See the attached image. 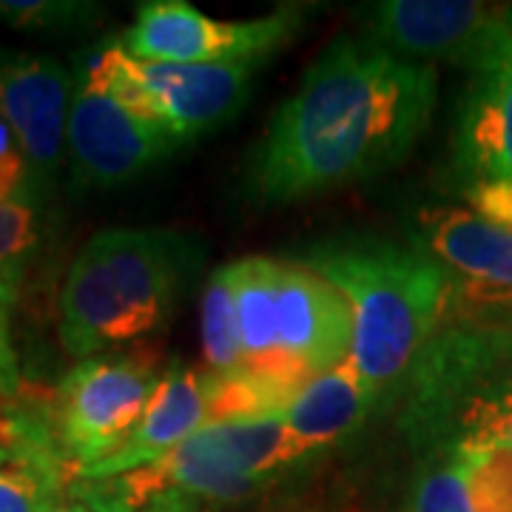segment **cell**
<instances>
[{"label": "cell", "instance_id": "cell-6", "mask_svg": "<svg viewBox=\"0 0 512 512\" xmlns=\"http://www.w3.org/2000/svg\"><path fill=\"white\" fill-rule=\"evenodd\" d=\"M128 109L160 126L174 143H191L237 114L259 63L177 66L148 63L106 43L83 60Z\"/></svg>", "mask_w": 512, "mask_h": 512}, {"label": "cell", "instance_id": "cell-27", "mask_svg": "<svg viewBox=\"0 0 512 512\" xmlns=\"http://www.w3.org/2000/svg\"><path fill=\"white\" fill-rule=\"evenodd\" d=\"M55 512H92L89 507H83V504H63V507H57Z\"/></svg>", "mask_w": 512, "mask_h": 512}, {"label": "cell", "instance_id": "cell-14", "mask_svg": "<svg viewBox=\"0 0 512 512\" xmlns=\"http://www.w3.org/2000/svg\"><path fill=\"white\" fill-rule=\"evenodd\" d=\"M208 390H211V370L171 362L163 370L160 384L131 439L114 456L94 464L92 470L80 473L74 481L123 476L177 450L208 424Z\"/></svg>", "mask_w": 512, "mask_h": 512}, {"label": "cell", "instance_id": "cell-28", "mask_svg": "<svg viewBox=\"0 0 512 512\" xmlns=\"http://www.w3.org/2000/svg\"><path fill=\"white\" fill-rule=\"evenodd\" d=\"M507 345H510V359H512V330H507Z\"/></svg>", "mask_w": 512, "mask_h": 512}, {"label": "cell", "instance_id": "cell-17", "mask_svg": "<svg viewBox=\"0 0 512 512\" xmlns=\"http://www.w3.org/2000/svg\"><path fill=\"white\" fill-rule=\"evenodd\" d=\"M379 393L367 384L353 359H345L325 373L313 376L299 390L291 407L282 413V424L296 461L328 450L350 433H356L376 407Z\"/></svg>", "mask_w": 512, "mask_h": 512}, {"label": "cell", "instance_id": "cell-23", "mask_svg": "<svg viewBox=\"0 0 512 512\" xmlns=\"http://www.w3.org/2000/svg\"><path fill=\"white\" fill-rule=\"evenodd\" d=\"M464 197L470 202V211H476L478 217L512 228V183L504 180L473 183L467 185Z\"/></svg>", "mask_w": 512, "mask_h": 512}, {"label": "cell", "instance_id": "cell-10", "mask_svg": "<svg viewBox=\"0 0 512 512\" xmlns=\"http://www.w3.org/2000/svg\"><path fill=\"white\" fill-rule=\"evenodd\" d=\"M453 137L456 171L473 183H512V26L507 15L487 26L467 66Z\"/></svg>", "mask_w": 512, "mask_h": 512}, {"label": "cell", "instance_id": "cell-4", "mask_svg": "<svg viewBox=\"0 0 512 512\" xmlns=\"http://www.w3.org/2000/svg\"><path fill=\"white\" fill-rule=\"evenodd\" d=\"M296 464L279 413L205 424L146 467L72 481L66 493L92 512H222L262 493Z\"/></svg>", "mask_w": 512, "mask_h": 512}, {"label": "cell", "instance_id": "cell-9", "mask_svg": "<svg viewBox=\"0 0 512 512\" xmlns=\"http://www.w3.org/2000/svg\"><path fill=\"white\" fill-rule=\"evenodd\" d=\"M66 143L74 177L94 188L131 183L163 163L177 146L163 128L148 123L109 92L86 63H80L74 83Z\"/></svg>", "mask_w": 512, "mask_h": 512}, {"label": "cell", "instance_id": "cell-13", "mask_svg": "<svg viewBox=\"0 0 512 512\" xmlns=\"http://www.w3.org/2000/svg\"><path fill=\"white\" fill-rule=\"evenodd\" d=\"M498 15L493 6L473 0H384L365 6V26L373 43L404 60L467 66Z\"/></svg>", "mask_w": 512, "mask_h": 512}, {"label": "cell", "instance_id": "cell-29", "mask_svg": "<svg viewBox=\"0 0 512 512\" xmlns=\"http://www.w3.org/2000/svg\"><path fill=\"white\" fill-rule=\"evenodd\" d=\"M507 20H510V26H512V12H507Z\"/></svg>", "mask_w": 512, "mask_h": 512}, {"label": "cell", "instance_id": "cell-15", "mask_svg": "<svg viewBox=\"0 0 512 512\" xmlns=\"http://www.w3.org/2000/svg\"><path fill=\"white\" fill-rule=\"evenodd\" d=\"M419 248L464 276L473 299H512V228L470 208H427L419 214Z\"/></svg>", "mask_w": 512, "mask_h": 512}, {"label": "cell", "instance_id": "cell-3", "mask_svg": "<svg viewBox=\"0 0 512 512\" xmlns=\"http://www.w3.org/2000/svg\"><path fill=\"white\" fill-rule=\"evenodd\" d=\"M188 239L171 231L109 228L74 256L60 293V342L92 359L168 325L194 265Z\"/></svg>", "mask_w": 512, "mask_h": 512}, {"label": "cell", "instance_id": "cell-12", "mask_svg": "<svg viewBox=\"0 0 512 512\" xmlns=\"http://www.w3.org/2000/svg\"><path fill=\"white\" fill-rule=\"evenodd\" d=\"M274 356L293 359L313 376L345 362L353 350V313L342 293L299 262L276 259Z\"/></svg>", "mask_w": 512, "mask_h": 512}, {"label": "cell", "instance_id": "cell-25", "mask_svg": "<svg viewBox=\"0 0 512 512\" xmlns=\"http://www.w3.org/2000/svg\"><path fill=\"white\" fill-rule=\"evenodd\" d=\"M18 390V365L12 353L0 350V396H9Z\"/></svg>", "mask_w": 512, "mask_h": 512}, {"label": "cell", "instance_id": "cell-21", "mask_svg": "<svg viewBox=\"0 0 512 512\" xmlns=\"http://www.w3.org/2000/svg\"><path fill=\"white\" fill-rule=\"evenodd\" d=\"M37 245V214L32 197L0 200V279L18 293L23 271Z\"/></svg>", "mask_w": 512, "mask_h": 512}, {"label": "cell", "instance_id": "cell-5", "mask_svg": "<svg viewBox=\"0 0 512 512\" xmlns=\"http://www.w3.org/2000/svg\"><path fill=\"white\" fill-rule=\"evenodd\" d=\"M402 427L421 456L461 441L512 444L507 328H441L407 373Z\"/></svg>", "mask_w": 512, "mask_h": 512}, {"label": "cell", "instance_id": "cell-18", "mask_svg": "<svg viewBox=\"0 0 512 512\" xmlns=\"http://www.w3.org/2000/svg\"><path fill=\"white\" fill-rule=\"evenodd\" d=\"M441 456L453 461L473 512H512V444L461 441Z\"/></svg>", "mask_w": 512, "mask_h": 512}, {"label": "cell", "instance_id": "cell-8", "mask_svg": "<svg viewBox=\"0 0 512 512\" xmlns=\"http://www.w3.org/2000/svg\"><path fill=\"white\" fill-rule=\"evenodd\" d=\"M299 26L302 9L296 6L254 20H214L185 0H148L117 43L148 63L231 66L268 60Z\"/></svg>", "mask_w": 512, "mask_h": 512}, {"label": "cell", "instance_id": "cell-7", "mask_svg": "<svg viewBox=\"0 0 512 512\" xmlns=\"http://www.w3.org/2000/svg\"><path fill=\"white\" fill-rule=\"evenodd\" d=\"M160 376L140 356H92L63 376L49 421L72 481L131 439Z\"/></svg>", "mask_w": 512, "mask_h": 512}, {"label": "cell", "instance_id": "cell-11", "mask_svg": "<svg viewBox=\"0 0 512 512\" xmlns=\"http://www.w3.org/2000/svg\"><path fill=\"white\" fill-rule=\"evenodd\" d=\"M72 92V74L55 57L0 49V120L18 140L35 197L55 180Z\"/></svg>", "mask_w": 512, "mask_h": 512}, {"label": "cell", "instance_id": "cell-26", "mask_svg": "<svg viewBox=\"0 0 512 512\" xmlns=\"http://www.w3.org/2000/svg\"><path fill=\"white\" fill-rule=\"evenodd\" d=\"M15 151H20L18 140H15V134H12V128L0 120V157H9V154H15Z\"/></svg>", "mask_w": 512, "mask_h": 512}, {"label": "cell", "instance_id": "cell-2", "mask_svg": "<svg viewBox=\"0 0 512 512\" xmlns=\"http://www.w3.org/2000/svg\"><path fill=\"white\" fill-rule=\"evenodd\" d=\"M299 265L342 293L353 313V350L367 384L407 379L453 308V274L421 248L382 237H342L308 248Z\"/></svg>", "mask_w": 512, "mask_h": 512}, {"label": "cell", "instance_id": "cell-22", "mask_svg": "<svg viewBox=\"0 0 512 512\" xmlns=\"http://www.w3.org/2000/svg\"><path fill=\"white\" fill-rule=\"evenodd\" d=\"M97 6L74 0H0V20L18 29H74L97 18Z\"/></svg>", "mask_w": 512, "mask_h": 512}, {"label": "cell", "instance_id": "cell-16", "mask_svg": "<svg viewBox=\"0 0 512 512\" xmlns=\"http://www.w3.org/2000/svg\"><path fill=\"white\" fill-rule=\"evenodd\" d=\"M69 484L49 413L0 416V512H55Z\"/></svg>", "mask_w": 512, "mask_h": 512}, {"label": "cell", "instance_id": "cell-20", "mask_svg": "<svg viewBox=\"0 0 512 512\" xmlns=\"http://www.w3.org/2000/svg\"><path fill=\"white\" fill-rule=\"evenodd\" d=\"M404 512H473L453 461L441 453H424L413 473Z\"/></svg>", "mask_w": 512, "mask_h": 512}, {"label": "cell", "instance_id": "cell-1", "mask_svg": "<svg viewBox=\"0 0 512 512\" xmlns=\"http://www.w3.org/2000/svg\"><path fill=\"white\" fill-rule=\"evenodd\" d=\"M439 100L436 66L413 63L370 37H339L279 106L254 154V191L291 202L399 165Z\"/></svg>", "mask_w": 512, "mask_h": 512}, {"label": "cell", "instance_id": "cell-24", "mask_svg": "<svg viewBox=\"0 0 512 512\" xmlns=\"http://www.w3.org/2000/svg\"><path fill=\"white\" fill-rule=\"evenodd\" d=\"M15 296L18 293L12 291L3 279H0V350L3 353H12V345H9V311L15 305ZM15 356V353H12Z\"/></svg>", "mask_w": 512, "mask_h": 512}, {"label": "cell", "instance_id": "cell-19", "mask_svg": "<svg viewBox=\"0 0 512 512\" xmlns=\"http://www.w3.org/2000/svg\"><path fill=\"white\" fill-rule=\"evenodd\" d=\"M202 350L211 373H234L242 365L234 262L208 276L202 296Z\"/></svg>", "mask_w": 512, "mask_h": 512}]
</instances>
